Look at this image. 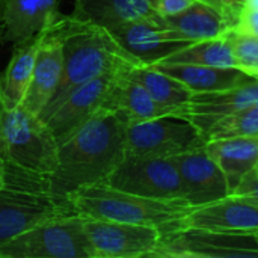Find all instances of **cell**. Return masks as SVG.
<instances>
[{
    "label": "cell",
    "mask_w": 258,
    "mask_h": 258,
    "mask_svg": "<svg viewBox=\"0 0 258 258\" xmlns=\"http://www.w3.org/2000/svg\"><path fill=\"white\" fill-rule=\"evenodd\" d=\"M59 14L57 0H8L3 41L17 44L38 35Z\"/></svg>",
    "instance_id": "e0dca14e"
},
{
    "label": "cell",
    "mask_w": 258,
    "mask_h": 258,
    "mask_svg": "<svg viewBox=\"0 0 258 258\" xmlns=\"http://www.w3.org/2000/svg\"><path fill=\"white\" fill-rule=\"evenodd\" d=\"M163 24L174 29L190 42L215 39L230 30L227 17L203 0H195L183 12L163 18Z\"/></svg>",
    "instance_id": "ffe728a7"
},
{
    "label": "cell",
    "mask_w": 258,
    "mask_h": 258,
    "mask_svg": "<svg viewBox=\"0 0 258 258\" xmlns=\"http://www.w3.org/2000/svg\"><path fill=\"white\" fill-rule=\"evenodd\" d=\"M57 145L41 116L6 100L0 122V156L6 163L48 175L57 163Z\"/></svg>",
    "instance_id": "5b68a950"
},
{
    "label": "cell",
    "mask_w": 258,
    "mask_h": 258,
    "mask_svg": "<svg viewBox=\"0 0 258 258\" xmlns=\"http://www.w3.org/2000/svg\"><path fill=\"white\" fill-rule=\"evenodd\" d=\"M209 154L222 169L230 197L240 181L258 165V136H234L215 139L207 148Z\"/></svg>",
    "instance_id": "ac0fdd59"
},
{
    "label": "cell",
    "mask_w": 258,
    "mask_h": 258,
    "mask_svg": "<svg viewBox=\"0 0 258 258\" xmlns=\"http://www.w3.org/2000/svg\"><path fill=\"white\" fill-rule=\"evenodd\" d=\"M0 258H91L83 216L51 219L0 243Z\"/></svg>",
    "instance_id": "8992f818"
},
{
    "label": "cell",
    "mask_w": 258,
    "mask_h": 258,
    "mask_svg": "<svg viewBox=\"0 0 258 258\" xmlns=\"http://www.w3.org/2000/svg\"><path fill=\"white\" fill-rule=\"evenodd\" d=\"M39 39H41V32L27 41L14 44L9 63L5 73L0 76L5 97L11 103L21 104L27 94V89L32 82Z\"/></svg>",
    "instance_id": "7402d4cb"
},
{
    "label": "cell",
    "mask_w": 258,
    "mask_h": 258,
    "mask_svg": "<svg viewBox=\"0 0 258 258\" xmlns=\"http://www.w3.org/2000/svg\"><path fill=\"white\" fill-rule=\"evenodd\" d=\"M3 41V30H0V42ZM5 106H6V97L3 92V86H2V77H0V122L3 118V112H5Z\"/></svg>",
    "instance_id": "f1b7e54d"
},
{
    "label": "cell",
    "mask_w": 258,
    "mask_h": 258,
    "mask_svg": "<svg viewBox=\"0 0 258 258\" xmlns=\"http://www.w3.org/2000/svg\"><path fill=\"white\" fill-rule=\"evenodd\" d=\"M255 171H257V172H258V165H257V169H255Z\"/></svg>",
    "instance_id": "d6a6232c"
},
{
    "label": "cell",
    "mask_w": 258,
    "mask_h": 258,
    "mask_svg": "<svg viewBox=\"0 0 258 258\" xmlns=\"http://www.w3.org/2000/svg\"><path fill=\"white\" fill-rule=\"evenodd\" d=\"M59 29L63 44V73L59 89L45 110L83 83L142 65L103 26L76 18L71 14H59Z\"/></svg>",
    "instance_id": "7a4b0ae2"
},
{
    "label": "cell",
    "mask_w": 258,
    "mask_h": 258,
    "mask_svg": "<svg viewBox=\"0 0 258 258\" xmlns=\"http://www.w3.org/2000/svg\"><path fill=\"white\" fill-rule=\"evenodd\" d=\"M106 109L119 115L125 124L166 115H181L159 104L139 82L127 74V71L113 76L106 97Z\"/></svg>",
    "instance_id": "9a60e30c"
},
{
    "label": "cell",
    "mask_w": 258,
    "mask_h": 258,
    "mask_svg": "<svg viewBox=\"0 0 258 258\" xmlns=\"http://www.w3.org/2000/svg\"><path fill=\"white\" fill-rule=\"evenodd\" d=\"M181 228L258 234V203L228 197L212 204L194 207L184 216Z\"/></svg>",
    "instance_id": "5bb4252c"
},
{
    "label": "cell",
    "mask_w": 258,
    "mask_h": 258,
    "mask_svg": "<svg viewBox=\"0 0 258 258\" xmlns=\"http://www.w3.org/2000/svg\"><path fill=\"white\" fill-rule=\"evenodd\" d=\"M5 175H6V162L2 159V156H0V187L3 186V183H5Z\"/></svg>",
    "instance_id": "f546056e"
},
{
    "label": "cell",
    "mask_w": 258,
    "mask_h": 258,
    "mask_svg": "<svg viewBox=\"0 0 258 258\" xmlns=\"http://www.w3.org/2000/svg\"><path fill=\"white\" fill-rule=\"evenodd\" d=\"M103 184L145 198L184 201L178 168L169 157L125 156Z\"/></svg>",
    "instance_id": "52a82bcc"
},
{
    "label": "cell",
    "mask_w": 258,
    "mask_h": 258,
    "mask_svg": "<svg viewBox=\"0 0 258 258\" xmlns=\"http://www.w3.org/2000/svg\"><path fill=\"white\" fill-rule=\"evenodd\" d=\"M59 14L41 30L32 82L21 103L27 110L38 116H41L54 98L63 73V44L59 29Z\"/></svg>",
    "instance_id": "8fae6325"
},
{
    "label": "cell",
    "mask_w": 258,
    "mask_h": 258,
    "mask_svg": "<svg viewBox=\"0 0 258 258\" xmlns=\"http://www.w3.org/2000/svg\"><path fill=\"white\" fill-rule=\"evenodd\" d=\"M234 198H242L248 201L258 203V172L252 171L249 172L237 186V189L231 194Z\"/></svg>",
    "instance_id": "484cf974"
},
{
    "label": "cell",
    "mask_w": 258,
    "mask_h": 258,
    "mask_svg": "<svg viewBox=\"0 0 258 258\" xmlns=\"http://www.w3.org/2000/svg\"><path fill=\"white\" fill-rule=\"evenodd\" d=\"M203 147L201 132L184 115L125 124V156L175 157Z\"/></svg>",
    "instance_id": "ba28073f"
},
{
    "label": "cell",
    "mask_w": 258,
    "mask_h": 258,
    "mask_svg": "<svg viewBox=\"0 0 258 258\" xmlns=\"http://www.w3.org/2000/svg\"><path fill=\"white\" fill-rule=\"evenodd\" d=\"M76 215L70 198L56 195L48 177L6 163L0 187V243L51 219Z\"/></svg>",
    "instance_id": "3957f363"
},
{
    "label": "cell",
    "mask_w": 258,
    "mask_h": 258,
    "mask_svg": "<svg viewBox=\"0 0 258 258\" xmlns=\"http://www.w3.org/2000/svg\"><path fill=\"white\" fill-rule=\"evenodd\" d=\"M172 160L178 168L184 187V201L189 207L212 204L230 197L227 178L206 148L181 153Z\"/></svg>",
    "instance_id": "4fadbf2b"
},
{
    "label": "cell",
    "mask_w": 258,
    "mask_h": 258,
    "mask_svg": "<svg viewBox=\"0 0 258 258\" xmlns=\"http://www.w3.org/2000/svg\"><path fill=\"white\" fill-rule=\"evenodd\" d=\"M159 63H184V65H207L218 68H239L236 56L227 35L192 42L181 50L169 54ZM157 65V63H156Z\"/></svg>",
    "instance_id": "603a6c76"
},
{
    "label": "cell",
    "mask_w": 258,
    "mask_h": 258,
    "mask_svg": "<svg viewBox=\"0 0 258 258\" xmlns=\"http://www.w3.org/2000/svg\"><path fill=\"white\" fill-rule=\"evenodd\" d=\"M118 44L142 65H156L169 54L192 44L162 20H135L109 30Z\"/></svg>",
    "instance_id": "7c38bea8"
},
{
    "label": "cell",
    "mask_w": 258,
    "mask_h": 258,
    "mask_svg": "<svg viewBox=\"0 0 258 258\" xmlns=\"http://www.w3.org/2000/svg\"><path fill=\"white\" fill-rule=\"evenodd\" d=\"M125 157V122L101 110L57 145V163L50 172L51 190L63 198L83 186L103 183Z\"/></svg>",
    "instance_id": "6da1fadb"
},
{
    "label": "cell",
    "mask_w": 258,
    "mask_h": 258,
    "mask_svg": "<svg viewBox=\"0 0 258 258\" xmlns=\"http://www.w3.org/2000/svg\"><path fill=\"white\" fill-rule=\"evenodd\" d=\"M245 6L246 8H252V9H258V0H246Z\"/></svg>",
    "instance_id": "1f68e13d"
},
{
    "label": "cell",
    "mask_w": 258,
    "mask_h": 258,
    "mask_svg": "<svg viewBox=\"0 0 258 258\" xmlns=\"http://www.w3.org/2000/svg\"><path fill=\"white\" fill-rule=\"evenodd\" d=\"M91 258L157 257L162 233L156 227L83 216Z\"/></svg>",
    "instance_id": "9c48e42d"
},
{
    "label": "cell",
    "mask_w": 258,
    "mask_h": 258,
    "mask_svg": "<svg viewBox=\"0 0 258 258\" xmlns=\"http://www.w3.org/2000/svg\"><path fill=\"white\" fill-rule=\"evenodd\" d=\"M186 85L194 94L230 91L257 80L254 74L242 68H218L207 65L157 63L151 65Z\"/></svg>",
    "instance_id": "2e32d148"
},
{
    "label": "cell",
    "mask_w": 258,
    "mask_h": 258,
    "mask_svg": "<svg viewBox=\"0 0 258 258\" xmlns=\"http://www.w3.org/2000/svg\"><path fill=\"white\" fill-rule=\"evenodd\" d=\"M227 38L231 44L233 53L239 63V68L258 76V38L240 29L228 30Z\"/></svg>",
    "instance_id": "cb8c5ba5"
},
{
    "label": "cell",
    "mask_w": 258,
    "mask_h": 258,
    "mask_svg": "<svg viewBox=\"0 0 258 258\" xmlns=\"http://www.w3.org/2000/svg\"><path fill=\"white\" fill-rule=\"evenodd\" d=\"M212 6H215L216 9H219L222 12V8L224 6H230V8H236V6H245V2L246 0H203Z\"/></svg>",
    "instance_id": "83f0119b"
},
{
    "label": "cell",
    "mask_w": 258,
    "mask_h": 258,
    "mask_svg": "<svg viewBox=\"0 0 258 258\" xmlns=\"http://www.w3.org/2000/svg\"><path fill=\"white\" fill-rule=\"evenodd\" d=\"M6 2L8 0H0V26L5 21V11H6Z\"/></svg>",
    "instance_id": "4dcf8cb0"
},
{
    "label": "cell",
    "mask_w": 258,
    "mask_h": 258,
    "mask_svg": "<svg viewBox=\"0 0 258 258\" xmlns=\"http://www.w3.org/2000/svg\"><path fill=\"white\" fill-rule=\"evenodd\" d=\"M71 15L103 26L107 30L125 21L162 20L150 9L147 0H74Z\"/></svg>",
    "instance_id": "d6986e66"
},
{
    "label": "cell",
    "mask_w": 258,
    "mask_h": 258,
    "mask_svg": "<svg viewBox=\"0 0 258 258\" xmlns=\"http://www.w3.org/2000/svg\"><path fill=\"white\" fill-rule=\"evenodd\" d=\"M127 74L139 82L159 104L174 110L175 113L183 115L194 97V92L186 85L151 65L135 67L127 70Z\"/></svg>",
    "instance_id": "44dd1931"
},
{
    "label": "cell",
    "mask_w": 258,
    "mask_h": 258,
    "mask_svg": "<svg viewBox=\"0 0 258 258\" xmlns=\"http://www.w3.org/2000/svg\"><path fill=\"white\" fill-rule=\"evenodd\" d=\"M195 0H147L150 9L160 18H166L187 9Z\"/></svg>",
    "instance_id": "d4e9b609"
},
{
    "label": "cell",
    "mask_w": 258,
    "mask_h": 258,
    "mask_svg": "<svg viewBox=\"0 0 258 258\" xmlns=\"http://www.w3.org/2000/svg\"><path fill=\"white\" fill-rule=\"evenodd\" d=\"M239 26L240 30L248 32L258 38V9L245 6L239 18Z\"/></svg>",
    "instance_id": "4316f807"
},
{
    "label": "cell",
    "mask_w": 258,
    "mask_h": 258,
    "mask_svg": "<svg viewBox=\"0 0 258 258\" xmlns=\"http://www.w3.org/2000/svg\"><path fill=\"white\" fill-rule=\"evenodd\" d=\"M113 76H101L77 86L56 106L41 115L57 144L68 139L101 110H106V97Z\"/></svg>",
    "instance_id": "30bf717a"
},
{
    "label": "cell",
    "mask_w": 258,
    "mask_h": 258,
    "mask_svg": "<svg viewBox=\"0 0 258 258\" xmlns=\"http://www.w3.org/2000/svg\"><path fill=\"white\" fill-rule=\"evenodd\" d=\"M68 198L80 216L150 225L156 227L162 236L180 230L184 216L192 209L184 201L145 198L116 190L103 183L83 186Z\"/></svg>",
    "instance_id": "277c9868"
}]
</instances>
